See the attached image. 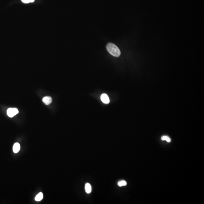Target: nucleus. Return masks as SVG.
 Here are the masks:
<instances>
[{"instance_id":"obj_1","label":"nucleus","mask_w":204,"mask_h":204,"mask_svg":"<svg viewBox=\"0 0 204 204\" xmlns=\"http://www.w3.org/2000/svg\"><path fill=\"white\" fill-rule=\"evenodd\" d=\"M107 50L108 51L112 56L118 57L121 55V51L117 46L112 43H108L107 45Z\"/></svg>"},{"instance_id":"obj_2","label":"nucleus","mask_w":204,"mask_h":204,"mask_svg":"<svg viewBox=\"0 0 204 204\" xmlns=\"http://www.w3.org/2000/svg\"><path fill=\"white\" fill-rule=\"evenodd\" d=\"M19 113V111L16 108H9L7 110V114L8 116L10 118L16 115Z\"/></svg>"},{"instance_id":"obj_3","label":"nucleus","mask_w":204,"mask_h":204,"mask_svg":"<svg viewBox=\"0 0 204 204\" xmlns=\"http://www.w3.org/2000/svg\"><path fill=\"white\" fill-rule=\"evenodd\" d=\"M101 99L102 101L104 103L107 104L109 103V98L107 94H105V93L102 94L101 96Z\"/></svg>"},{"instance_id":"obj_4","label":"nucleus","mask_w":204,"mask_h":204,"mask_svg":"<svg viewBox=\"0 0 204 204\" xmlns=\"http://www.w3.org/2000/svg\"><path fill=\"white\" fill-rule=\"evenodd\" d=\"M42 101L45 104L48 105L51 103L52 101V99L50 97H45L43 98Z\"/></svg>"},{"instance_id":"obj_5","label":"nucleus","mask_w":204,"mask_h":204,"mask_svg":"<svg viewBox=\"0 0 204 204\" xmlns=\"http://www.w3.org/2000/svg\"><path fill=\"white\" fill-rule=\"evenodd\" d=\"M20 144L19 143L16 142L14 144L13 147V150L14 153H17L20 150Z\"/></svg>"},{"instance_id":"obj_6","label":"nucleus","mask_w":204,"mask_h":204,"mask_svg":"<svg viewBox=\"0 0 204 204\" xmlns=\"http://www.w3.org/2000/svg\"><path fill=\"white\" fill-rule=\"evenodd\" d=\"M85 191L87 194H90L91 192V186L89 183H86L85 186Z\"/></svg>"},{"instance_id":"obj_7","label":"nucleus","mask_w":204,"mask_h":204,"mask_svg":"<svg viewBox=\"0 0 204 204\" xmlns=\"http://www.w3.org/2000/svg\"><path fill=\"white\" fill-rule=\"evenodd\" d=\"M43 197V195L42 192H40L36 196V197L35 198V200L36 201L39 202L42 199Z\"/></svg>"},{"instance_id":"obj_8","label":"nucleus","mask_w":204,"mask_h":204,"mask_svg":"<svg viewBox=\"0 0 204 204\" xmlns=\"http://www.w3.org/2000/svg\"><path fill=\"white\" fill-rule=\"evenodd\" d=\"M127 183L124 180H122L118 182V185L120 187H122L123 186H126L127 185Z\"/></svg>"},{"instance_id":"obj_9","label":"nucleus","mask_w":204,"mask_h":204,"mask_svg":"<svg viewBox=\"0 0 204 204\" xmlns=\"http://www.w3.org/2000/svg\"><path fill=\"white\" fill-rule=\"evenodd\" d=\"M161 139H162V140H165L168 142H170V141H171L170 138L167 136H162Z\"/></svg>"},{"instance_id":"obj_10","label":"nucleus","mask_w":204,"mask_h":204,"mask_svg":"<svg viewBox=\"0 0 204 204\" xmlns=\"http://www.w3.org/2000/svg\"><path fill=\"white\" fill-rule=\"evenodd\" d=\"M22 2L24 3H28L30 2V0H22Z\"/></svg>"},{"instance_id":"obj_11","label":"nucleus","mask_w":204,"mask_h":204,"mask_svg":"<svg viewBox=\"0 0 204 204\" xmlns=\"http://www.w3.org/2000/svg\"><path fill=\"white\" fill-rule=\"evenodd\" d=\"M35 0H30V2H34Z\"/></svg>"}]
</instances>
